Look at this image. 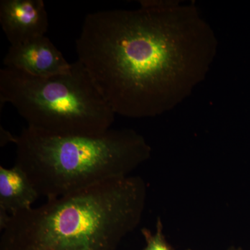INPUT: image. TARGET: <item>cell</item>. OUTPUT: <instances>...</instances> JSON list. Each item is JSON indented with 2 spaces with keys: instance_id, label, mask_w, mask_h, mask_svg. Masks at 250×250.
Listing matches in <instances>:
<instances>
[{
  "instance_id": "1",
  "label": "cell",
  "mask_w": 250,
  "mask_h": 250,
  "mask_svg": "<svg viewBox=\"0 0 250 250\" xmlns=\"http://www.w3.org/2000/svg\"><path fill=\"white\" fill-rule=\"evenodd\" d=\"M139 9L85 16L77 60L116 114L160 116L205 80L214 62V31L194 4L143 0Z\"/></svg>"
},
{
  "instance_id": "2",
  "label": "cell",
  "mask_w": 250,
  "mask_h": 250,
  "mask_svg": "<svg viewBox=\"0 0 250 250\" xmlns=\"http://www.w3.org/2000/svg\"><path fill=\"white\" fill-rule=\"evenodd\" d=\"M147 188L140 177L112 179L10 215L6 250H110L137 228Z\"/></svg>"
},
{
  "instance_id": "3",
  "label": "cell",
  "mask_w": 250,
  "mask_h": 250,
  "mask_svg": "<svg viewBox=\"0 0 250 250\" xmlns=\"http://www.w3.org/2000/svg\"><path fill=\"white\" fill-rule=\"evenodd\" d=\"M14 143V166L47 200L127 177L151 154L146 139L129 129L60 136L27 126Z\"/></svg>"
},
{
  "instance_id": "6",
  "label": "cell",
  "mask_w": 250,
  "mask_h": 250,
  "mask_svg": "<svg viewBox=\"0 0 250 250\" xmlns=\"http://www.w3.org/2000/svg\"><path fill=\"white\" fill-rule=\"evenodd\" d=\"M0 24L11 45L45 36L48 15L42 0H1Z\"/></svg>"
},
{
  "instance_id": "5",
  "label": "cell",
  "mask_w": 250,
  "mask_h": 250,
  "mask_svg": "<svg viewBox=\"0 0 250 250\" xmlns=\"http://www.w3.org/2000/svg\"><path fill=\"white\" fill-rule=\"evenodd\" d=\"M4 67L38 77L61 75L71 68L72 63L47 36L36 38L20 44L10 45L3 60Z\"/></svg>"
},
{
  "instance_id": "7",
  "label": "cell",
  "mask_w": 250,
  "mask_h": 250,
  "mask_svg": "<svg viewBox=\"0 0 250 250\" xmlns=\"http://www.w3.org/2000/svg\"><path fill=\"white\" fill-rule=\"evenodd\" d=\"M39 196L27 175L16 166H0V226L10 215L32 208Z\"/></svg>"
},
{
  "instance_id": "8",
  "label": "cell",
  "mask_w": 250,
  "mask_h": 250,
  "mask_svg": "<svg viewBox=\"0 0 250 250\" xmlns=\"http://www.w3.org/2000/svg\"><path fill=\"white\" fill-rule=\"evenodd\" d=\"M162 224L158 220L155 234H151L148 230H143V233L147 239V247L145 250H170L166 245L162 233Z\"/></svg>"
},
{
  "instance_id": "4",
  "label": "cell",
  "mask_w": 250,
  "mask_h": 250,
  "mask_svg": "<svg viewBox=\"0 0 250 250\" xmlns=\"http://www.w3.org/2000/svg\"><path fill=\"white\" fill-rule=\"evenodd\" d=\"M0 103L11 104L29 127L60 136L103 134L116 115L78 60L68 71L50 77L4 67Z\"/></svg>"
}]
</instances>
